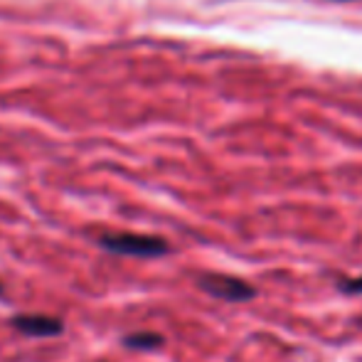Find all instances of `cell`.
I'll return each mask as SVG.
<instances>
[{
  "label": "cell",
  "mask_w": 362,
  "mask_h": 362,
  "mask_svg": "<svg viewBox=\"0 0 362 362\" xmlns=\"http://www.w3.org/2000/svg\"><path fill=\"white\" fill-rule=\"evenodd\" d=\"M338 3H348V0H338Z\"/></svg>",
  "instance_id": "8992f818"
},
{
  "label": "cell",
  "mask_w": 362,
  "mask_h": 362,
  "mask_svg": "<svg viewBox=\"0 0 362 362\" xmlns=\"http://www.w3.org/2000/svg\"><path fill=\"white\" fill-rule=\"evenodd\" d=\"M126 348H134V350H153V348H160L163 345V335L158 333H131L124 338Z\"/></svg>",
  "instance_id": "277c9868"
},
{
  "label": "cell",
  "mask_w": 362,
  "mask_h": 362,
  "mask_svg": "<svg viewBox=\"0 0 362 362\" xmlns=\"http://www.w3.org/2000/svg\"><path fill=\"white\" fill-rule=\"evenodd\" d=\"M99 247L119 257H136V259H156L170 252L168 242L163 237H151V234L136 232H104L99 239Z\"/></svg>",
  "instance_id": "6da1fadb"
},
{
  "label": "cell",
  "mask_w": 362,
  "mask_h": 362,
  "mask_svg": "<svg viewBox=\"0 0 362 362\" xmlns=\"http://www.w3.org/2000/svg\"><path fill=\"white\" fill-rule=\"evenodd\" d=\"M0 293H3V286H0Z\"/></svg>",
  "instance_id": "52a82bcc"
},
{
  "label": "cell",
  "mask_w": 362,
  "mask_h": 362,
  "mask_svg": "<svg viewBox=\"0 0 362 362\" xmlns=\"http://www.w3.org/2000/svg\"><path fill=\"white\" fill-rule=\"evenodd\" d=\"M338 288L343 291V293L360 296L362 293V276H358V279H343V281L338 284Z\"/></svg>",
  "instance_id": "5b68a950"
},
{
  "label": "cell",
  "mask_w": 362,
  "mask_h": 362,
  "mask_svg": "<svg viewBox=\"0 0 362 362\" xmlns=\"http://www.w3.org/2000/svg\"><path fill=\"white\" fill-rule=\"evenodd\" d=\"M197 286L227 303H242V300H252L257 296V288L252 284L239 276H229V274H200Z\"/></svg>",
  "instance_id": "7a4b0ae2"
},
{
  "label": "cell",
  "mask_w": 362,
  "mask_h": 362,
  "mask_svg": "<svg viewBox=\"0 0 362 362\" xmlns=\"http://www.w3.org/2000/svg\"><path fill=\"white\" fill-rule=\"evenodd\" d=\"M18 333L30 335V338H52V335H59L64 330V323L59 318H52V315H40V313H23L15 315L10 320Z\"/></svg>",
  "instance_id": "3957f363"
}]
</instances>
